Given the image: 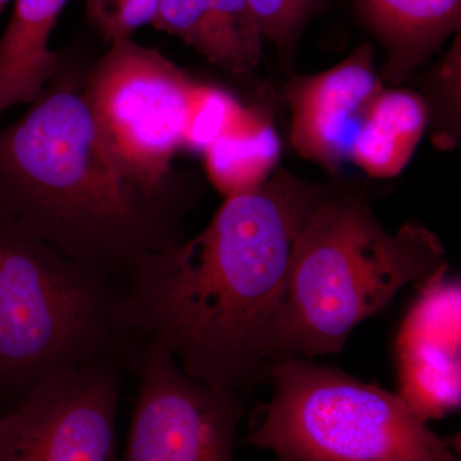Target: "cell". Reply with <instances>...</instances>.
Returning <instances> with one entry per match:
<instances>
[{
    "instance_id": "8",
    "label": "cell",
    "mask_w": 461,
    "mask_h": 461,
    "mask_svg": "<svg viewBox=\"0 0 461 461\" xmlns=\"http://www.w3.org/2000/svg\"><path fill=\"white\" fill-rule=\"evenodd\" d=\"M100 360L59 373L0 417V461H118L121 369Z\"/></svg>"
},
{
    "instance_id": "12",
    "label": "cell",
    "mask_w": 461,
    "mask_h": 461,
    "mask_svg": "<svg viewBox=\"0 0 461 461\" xmlns=\"http://www.w3.org/2000/svg\"><path fill=\"white\" fill-rule=\"evenodd\" d=\"M366 25L387 51L386 77L408 78L460 29L461 0H357Z\"/></svg>"
},
{
    "instance_id": "10",
    "label": "cell",
    "mask_w": 461,
    "mask_h": 461,
    "mask_svg": "<svg viewBox=\"0 0 461 461\" xmlns=\"http://www.w3.org/2000/svg\"><path fill=\"white\" fill-rule=\"evenodd\" d=\"M418 293L397 336V395L427 424L460 406V282L446 273Z\"/></svg>"
},
{
    "instance_id": "16",
    "label": "cell",
    "mask_w": 461,
    "mask_h": 461,
    "mask_svg": "<svg viewBox=\"0 0 461 461\" xmlns=\"http://www.w3.org/2000/svg\"><path fill=\"white\" fill-rule=\"evenodd\" d=\"M242 111L244 108L224 91L196 85L184 147L205 151L238 120Z\"/></svg>"
},
{
    "instance_id": "3",
    "label": "cell",
    "mask_w": 461,
    "mask_h": 461,
    "mask_svg": "<svg viewBox=\"0 0 461 461\" xmlns=\"http://www.w3.org/2000/svg\"><path fill=\"white\" fill-rule=\"evenodd\" d=\"M447 273L436 233L420 224L388 232L362 196L324 194L299 236L272 341L273 364L339 353L351 330L403 287Z\"/></svg>"
},
{
    "instance_id": "20",
    "label": "cell",
    "mask_w": 461,
    "mask_h": 461,
    "mask_svg": "<svg viewBox=\"0 0 461 461\" xmlns=\"http://www.w3.org/2000/svg\"><path fill=\"white\" fill-rule=\"evenodd\" d=\"M11 2H12V0H0V14H2L3 9L7 7L9 3H11Z\"/></svg>"
},
{
    "instance_id": "18",
    "label": "cell",
    "mask_w": 461,
    "mask_h": 461,
    "mask_svg": "<svg viewBox=\"0 0 461 461\" xmlns=\"http://www.w3.org/2000/svg\"><path fill=\"white\" fill-rule=\"evenodd\" d=\"M324 0H248L262 25L266 41L280 50L293 47Z\"/></svg>"
},
{
    "instance_id": "14",
    "label": "cell",
    "mask_w": 461,
    "mask_h": 461,
    "mask_svg": "<svg viewBox=\"0 0 461 461\" xmlns=\"http://www.w3.org/2000/svg\"><path fill=\"white\" fill-rule=\"evenodd\" d=\"M204 153L209 177L229 199L266 185L280 159L281 141L266 118L244 109Z\"/></svg>"
},
{
    "instance_id": "21",
    "label": "cell",
    "mask_w": 461,
    "mask_h": 461,
    "mask_svg": "<svg viewBox=\"0 0 461 461\" xmlns=\"http://www.w3.org/2000/svg\"><path fill=\"white\" fill-rule=\"evenodd\" d=\"M277 461H293V460L287 459V457H284V456H277Z\"/></svg>"
},
{
    "instance_id": "7",
    "label": "cell",
    "mask_w": 461,
    "mask_h": 461,
    "mask_svg": "<svg viewBox=\"0 0 461 461\" xmlns=\"http://www.w3.org/2000/svg\"><path fill=\"white\" fill-rule=\"evenodd\" d=\"M132 366L138 388L123 461H232L245 414L240 393L191 378L153 339Z\"/></svg>"
},
{
    "instance_id": "6",
    "label": "cell",
    "mask_w": 461,
    "mask_h": 461,
    "mask_svg": "<svg viewBox=\"0 0 461 461\" xmlns=\"http://www.w3.org/2000/svg\"><path fill=\"white\" fill-rule=\"evenodd\" d=\"M196 85L160 51L132 39L112 42L90 67L85 100L103 147L126 180L165 195Z\"/></svg>"
},
{
    "instance_id": "2",
    "label": "cell",
    "mask_w": 461,
    "mask_h": 461,
    "mask_svg": "<svg viewBox=\"0 0 461 461\" xmlns=\"http://www.w3.org/2000/svg\"><path fill=\"white\" fill-rule=\"evenodd\" d=\"M75 81L50 83L0 129V208L67 256L124 276L136 258L180 240L163 195L115 168Z\"/></svg>"
},
{
    "instance_id": "1",
    "label": "cell",
    "mask_w": 461,
    "mask_h": 461,
    "mask_svg": "<svg viewBox=\"0 0 461 461\" xmlns=\"http://www.w3.org/2000/svg\"><path fill=\"white\" fill-rule=\"evenodd\" d=\"M324 194L280 172L226 199L194 238L136 258L124 275L133 329L211 386L267 381L297 236Z\"/></svg>"
},
{
    "instance_id": "15",
    "label": "cell",
    "mask_w": 461,
    "mask_h": 461,
    "mask_svg": "<svg viewBox=\"0 0 461 461\" xmlns=\"http://www.w3.org/2000/svg\"><path fill=\"white\" fill-rule=\"evenodd\" d=\"M264 41L248 0H213L199 54L230 75H247L259 65Z\"/></svg>"
},
{
    "instance_id": "5",
    "label": "cell",
    "mask_w": 461,
    "mask_h": 461,
    "mask_svg": "<svg viewBox=\"0 0 461 461\" xmlns=\"http://www.w3.org/2000/svg\"><path fill=\"white\" fill-rule=\"evenodd\" d=\"M268 379L248 445L293 461H460L453 442L377 384L303 357L273 364Z\"/></svg>"
},
{
    "instance_id": "13",
    "label": "cell",
    "mask_w": 461,
    "mask_h": 461,
    "mask_svg": "<svg viewBox=\"0 0 461 461\" xmlns=\"http://www.w3.org/2000/svg\"><path fill=\"white\" fill-rule=\"evenodd\" d=\"M427 122L429 108L418 94L384 89L355 142L350 162L371 177H395L411 162Z\"/></svg>"
},
{
    "instance_id": "4",
    "label": "cell",
    "mask_w": 461,
    "mask_h": 461,
    "mask_svg": "<svg viewBox=\"0 0 461 461\" xmlns=\"http://www.w3.org/2000/svg\"><path fill=\"white\" fill-rule=\"evenodd\" d=\"M126 285L35 238L0 208V387L32 393L100 360L133 364Z\"/></svg>"
},
{
    "instance_id": "9",
    "label": "cell",
    "mask_w": 461,
    "mask_h": 461,
    "mask_svg": "<svg viewBox=\"0 0 461 461\" xmlns=\"http://www.w3.org/2000/svg\"><path fill=\"white\" fill-rule=\"evenodd\" d=\"M373 59L372 45L363 44L332 68L288 84L291 145L332 175L350 162L369 112L384 90Z\"/></svg>"
},
{
    "instance_id": "11",
    "label": "cell",
    "mask_w": 461,
    "mask_h": 461,
    "mask_svg": "<svg viewBox=\"0 0 461 461\" xmlns=\"http://www.w3.org/2000/svg\"><path fill=\"white\" fill-rule=\"evenodd\" d=\"M68 0H14L0 39V114L44 95L60 68L51 32Z\"/></svg>"
},
{
    "instance_id": "17",
    "label": "cell",
    "mask_w": 461,
    "mask_h": 461,
    "mask_svg": "<svg viewBox=\"0 0 461 461\" xmlns=\"http://www.w3.org/2000/svg\"><path fill=\"white\" fill-rule=\"evenodd\" d=\"M160 0H84L91 25L112 44L151 25Z\"/></svg>"
},
{
    "instance_id": "19",
    "label": "cell",
    "mask_w": 461,
    "mask_h": 461,
    "mask_svg": "<svg viewBox=\"0 0 461 461\" xmlns=\"http://www.w3.org/2000/svg\"><path fill=\"white\" fill-rule=\"evenodd\" d=\"M213 0H160L153 25L199 51Z\"/></svg>"
}]
</instances>
